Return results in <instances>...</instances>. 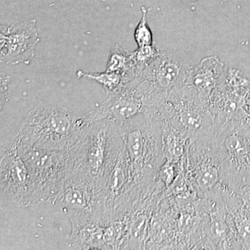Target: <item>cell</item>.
<instances>
[{"instance_id": "cell-1", "label": "cell", "mask_w": 250, "mask_h": 250, "mask_svg": "<svg viewBox=\"0 0 250 250\" xmlns=\"http://www.w3.org/2000/svg\"><path fill=\"white\" fill-rule=\"evenodd\" d=\"M85 125L84 117L70 110L40 105L29 111L18 126L13 141L26 147L68 152Z\"/></svg>"}, {"instance_id": "cell-2", "label": "cell", "mask_w": 250, "mask_h": 250, "mask_svg": "<svg viewBox=\"0 0 250 250\" xmlns=\"http://www.w3.org/2000/svg\"><path fill=\"white\" fill-rule=\"evenodd\" d=\"M135 185L143 191L152 183L165 162L159 117L141 114L119 123Z\"/></svg>"}, {"instance_id": "cell-3", "label": "cell", "mask_w": 250, "mask_h": 250, "mask_svg": "<svg viewBox=\"0 0 250 250\" xmlns=\"http://www.w3.org/2000/svg\"><path fill=\"white\" fill-rule=\"evenodd\" d=\"M213 140L224 185L238 194L250 188V125L241 119L216 124Z\"/></svg>"}, {"instance_id": "cell-4", "label": "cell", "mask_w": 250, "mask_h": 250, "mask_svg": "<svg viewBox=\"0 0 250 250\" xmlns=\"http://www.w3.org/2000/svg\"><path fill=\"white\" fill-rule=\"evenodd\" d=\"M121 141L118 123L102 120L85 125L75 146L67 152L70 167L88 174L103 185Z\"/></svg>"}, {"instance_id": "cell-5", "label": "cell", "mask_w": 250, "mask_h": 250, "mask_svg": "<svg viewBox=\"0 0 250 250\" xmlns=\"http://www.w3.org/2000/svg\"><path fill=\"white\" fill-rule=\"evenodd\" d=\"M156 115L161 122L187 136L190 143L210 134L216 126L208 101L187 85L170 92L163 100Z\"/></svg>"}, {"instance_id": "cell-6", "label": "cell", "mask_w": 250, "mask_h": 250, "mask_svg": "<svg viewBox=\"0 0 250 250\" xmlns=\"http://www.w3.org/2000/svg\"><path fill=\"white\" fill-rule=\"evenodd\" d=\"M12 144L27 166L39 203H57L70 169L68 153Z\"/></svg>"}, {"instance_id": "cell-7", "label": "cell", "mask_w": 250, "mask_h": 250, "mask_svg": "<svg viewBox=\"0 0 250 250\" xmlns=\"http://www.w3.org/2000/svg\"><path fill=\"white\" fill-rule=\"evenodd\" d=\"M58 203L67 215L108 223L109 214L103 184L82 171L70 167Z\"/></svg>"}, {"instance_id": "cell-8", "label": "cell", "mask_w": 250, "mask_h": 250, "mask_svg": "<svg viewBox=\"0 0 250 250\" xmlns=\"http://www.w3.org/2000/svg\"><path fill=\"white\" fill-rule=\"evenodd\" d=\"M154 113L150 92L139 76L110 93L104 101L83 117L86 125L102 120L121 123L139 115Z\"/></svg>"}, {"instance_id": "cell-9", "label": "cell", "mask_w": 250, "mask_h": 250, "mask_svg": "<svg viewBox=\"0 0 250 250\" xmlns=\"http://www.w3.org/2000/svg\"><path fill=\"white\" fill-rule=\"evenodd\" d=\"M213 131L190 143L186 154L188 173L192 185L202 196L208 199L214 196L223 184Z\"/></svg>"}, {"instance_id": "cell-10", "label": "cell", "mask_w": 250, "mask_h": 250, "mask_svg": "<svg viewBox=\"0 0 250 250\" xmlns=\"http://www.w3.org/2000/svg\"><path fill=\"white\" fill-rule=\"evenodd\" d=\"M0 184L1 193L20 207L39 203L27 166L13 144L1 155Z\"/></svg>"}, {"instance_id": "cell-11", "label": "cell", "mask_w": 250, "mask_h": 250, "mask_svg": "<svg viewBox=\"0 0 250 250\" xmlns=\"http://www.w3.org/2000/svg\"><path fill=\"white\" fill-rule=\"evenodd\" d=\"M189 65L183 59L167 52H161L141 76L151 96L161 102L170 92L185 85Z\"/></svg>"}, {"instance_id": "cell-12", "label": "cell", "mask_w": 250, "mask_h": 250, "mask_svg": "<svg viewBox=\"0 0 250 250\" xmlns=\"http://www.w3.org/2000/svg\"><path fill=\"white\" fill-rule=\"evenodd\" d=\"M40 42L35 19L1 25L0 59L1 62L16 65H29L34 57L36 46Z\"/></svg>"}, {"instance_id": "cell-13", "label": "cell", "mask_w": 250, "mask_h": 250, "mask_svg": "<svg viewBox=\"0 0 250 250\" xmlns=\"http://www.w3.org/2000/svg\"><path fill=\"white\" fill-rule=\"evenodd\" d=\"M226 79L223 62L216 56H212L202 59L195 66L189 67L185 85L196 90L200 96L208 101L211 93Z\"/></svg>"}, {"instance_id": "cell-14", "label": "cell", "mask_w": 250, "mask_h": 250, "mask_svg": "<svg viewBox=\"0 0 250 250\" xmlns=\"http://www.w3.org/2000/svg\"><path fill=\"white\" fill-rule=\"evenodd\" d=\"M72 225L67 246L72 250H108L104 241L105 227L108 223L68 215Z\"/></svg>"}, {"instance_id": "cell-15", "label": "cell", "mask_w": 250, "mask_h": 250, "mask_svg": "<svg viewBox=\"0 0 250 250\" xmlns=\"http://www.w3.org/2000/svg\"><path fill=\"white\" fill-rule=\"evenodd\" d=\"M222 197L243 250H250V206L227 186L222 185Z\"/></svg>"}, {"instance_id": "cell-16", "label": "cell", "mask_w": 250, "mask_h": 250, "mask_svg": "<svg viewBox=\"0 0 250 250\" xmlns=\"http://www.w3.org/2000/svg\"><path fill=\"white\" fill-rule=\"evenodd\" d=\"M161 125L164 159L165 161L177 163L187 154L190 139L170 125L161 121Z\"/></svg>"}, {"instance_id": "cell-17", "label": "cell", "mask_w": 250, "mask_h": 250, "mask_svg": "<svg viewBox=\"0 0 250 250\" xmlns=\"http://www.w3.org/2000/svg\"><path fill=\"white\" fill-rule=\"evenodd\" d=\"M105 71L115 72L121 75L125 83L140 76L131 57V52L117 44L110 51Z\"/></svg>"}, {"instance_id": "cell-18", "label": "cell", "mask_w": 250, "mask_h": 250, "mask_svg": "<svg viewBox=\"0 0 250 250\" xmlns=\"http://www.w3.org/2000/svg\"><path fill=\"white\" fill-rule=\"evenodd\" d=\"M76 75L78 78L87 79L101 85L107 95L116 91L125 83L121 75L115 72L104 71L100 73H91L78 70Z\"/></svg>"}, {"instance_id": "cell-19", "label": "cell", "mask_w": 250, "mask_h": 250, "mask_svg": "<svg viewBox=\"0 0 250 250\" xmlns=\"http://www.w3.org/2000/svg\"><path fill=\"white\" fill-rule=\"evenodd\" d=\"M161 52L155 46L151 45L138 47L136 50L131 52V57L140 75L146 67L154 62V59L161 54Z\"/></svg>"}, {"instance_id": "cell-20", "label": "cell", "mask_w": 250, "mask_h": 250, "mask_svg": "<svg viewBox=\"0 0 250 250\" xmlns=\"http://www.w3.org/2000/svg\"><path fill=\"white\" fill-rule=\"evenodd\" d=\"M141 11L142 17L134 31V39L138 47L153 45L152 33L147 22V10L142 6Z\"/></svg>"}, {"instance_id": "cell-21", "label": "cell", "mask_w": 250, "mask_h": 250, "mask_svg": "<svg viewBox=\"0 0 250 250\" xmlns=\"http://www.w3.org/2000/svg\"><path fill=\"white\" fill-rule=\"evenodd\" d=\"M174 163L165 161L159 169L158 175L161 181L164 182L166 187H168L175 178L176 170L173 164Z\"/></svg>"}, {"instance_id": "cell-22", "label": "cell", "mask_w": 250, "mask_h": 250, "mask_svg": "<svg viewBox=\"0 0 250 250\" xmlns=\"http://www.w3.org/2000/svg\"><path fill=\"white\" fill-rule=\"evenodd\" d=\"M11 76L8 75H1V108L4 106L6 103V94L9 89V84L11 82Z\"/></svg>"}, {"instance_id": "cell-23", "label": "cell", "mask_w": 250, "mask_h": 250, "mask_svg": "<svg viewBox=\"0 0 250 250\" xmlns=\"http://www.w3.org/2000/svg\"><path fill=\"white\" fill-rule=\"evenodd\" d=\"M239 195H241V196L243 197V200L250 206V188L242 192Z\"/></svg>"}]
</instances>
